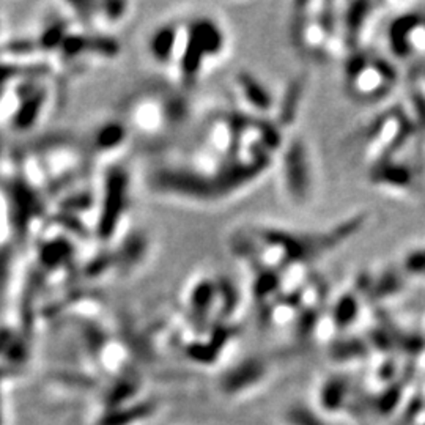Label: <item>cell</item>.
Returning <instances> with one entry per match:
<instances>
[{"instance_id":"obj_1","label":"cell","mask_w":425,"mask_h":425,"mask_svg":"<svg viewBox=\"0 0 425 425\" xmlns=\"http://www.w3.org/2000/svg\"><path fill=\"white\" fill-rule=\"evenodd\" d=\"M186 44L175 71V79L189 87L203 78V74L225 56L229 49V36L221 22L207 14L186 21Z\"/></svg>"},{"instance_id":"obj_2","label":"cell","mask_w":425,"mask_h":425,"mask_svg":"<svg viewBox=\"0 0 425 425\" xmlns=\"http://www.w3.org/2000/svg\"><path fill=\"white\" fill-rule=\"evenodd\" d=\"M334 5L309 2L298 5L295 13L292 36L301 52L312 58H329L336 56L344 43L340 14Z\"/></svg>"},{"instance_id":"obj_3","label":"cell","mask_w":425,"mask_h":425,"mask_svg":"<svg viewBox=\"0 0 425 425\" xmlns=\"http://www.w3.org/2000/svg\"><path fill=\"white\" fill-rule=\"evenodd\" d=\"M345 82L347 92L354 101L377 103L392 92L397 74L382 57L359 51L348 60Z\"/></svg>"},{"instance_id":"obj_4","label":"cell","mask_w":425,"mask_h":425,"mask_svg":"<svg viewBox=\"0 0 425 425\" xmlns=\"http://www.w3.org/2000/svg\"><path fill=\"white\" fill-rule=\"evenodd\" d=\"M282 173L292 200L301 205L307 203L314 191V165L304 142L295 140L285 150Z\"/></svg>"},{"instance_id":"obj_5","label":"cell","mask_w":425,"mask_h":425,"mask_svg":"<svg viewBox=\"0 0 425 425\" xmlns=\"http://www.w3.org/2000/svg\"><path fill=\"white\" fill-rule=\"evenodd\" d=\"M175 111L159 100L158 96H140L131 104L130 118L135 130L143 134H158L164 131L170 125L172 118L178 116L173 113Z\"/></svg>"},{"instance_id":"obj_6","label":"cell","mask_w":425,"mask_h":425,"mask_svg":"<svg viewBox=\"0 0 425 425\" xmlns=\"http://www.w3.org/2000/svg\"><path fill=\"white\" fill-rule=\"evenodd\" d=\"M235 90L241 103L250 111V116L262 118L275 111V98L267 86L254 74L241 71L235 78Z\"/></svg>"}]
</instances>
